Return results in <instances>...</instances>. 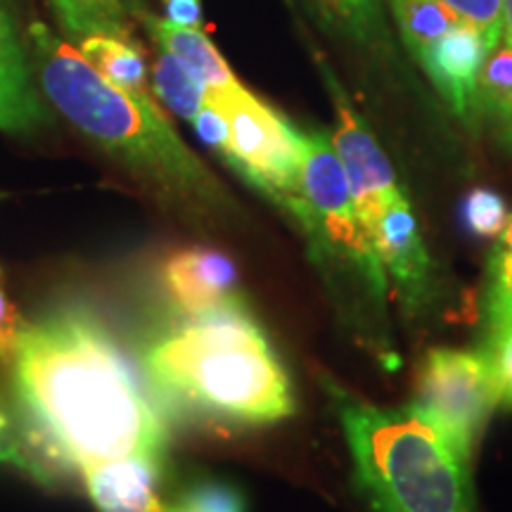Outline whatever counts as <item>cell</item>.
<instances>
[{"label":"cell","instance_id":"7","mask_svg":"<svg viewBox=\"0 0 512 512\" xmlns=\"http://www.w3.org/2000/svg\"><path fill=\"white\" fill-rule=\"evenodd\" d=\"M413 406L425 413L465 458H472L479 430L498 406L482 351L432 349L422 361Z\"/></svg>","mask_w":512,"mask_h":512},{"label":"cell","instance_id":"15","mask_svg":"<svg viewBox=\"0 0 512 512\" xmlns=\"http://www.w3.org/2000/svg\"><path fill=\"white\" fill-rule=\"evenodd\" d=\"M74 46L93 64L95 72L105 76L114 86L136 95H152L150 67H147L145 53L136 46L131 34L98 31V34L81 38Z\"/></svg>","mask_w":512,"mask_h":512},{"label":"cell","instance_id":"1","mask_svg":"<svg viewBox=\"0 0 512 512\" xmlns=\"http://www.w3.org/2000/svg\"><path fill=\"white\" fill-rule=\"evenodd\" d=\"M19 403L55 456L81 467L162 460L166 427L105 325L64 309L24 325L10 361Z\"/></svg>","mask_w":512,"mask_h":512},{"label":"cell","instance_id":"13","mask_svg":"<svg viewBox=\"0 0 512 512\" xmlns=\"http://www.w3.org/2000/svg\"><path fill=\"white\" fill-rule=\"evenodd\" d=\"M88 496L100 512H166L159 501V460L124 456L81 467Z\"/></svg>","mask_w":512,"mask_h":512},{"label":"cell","instance_id":"25","mask_svg":"<svg viewBox=\"0 0 512 512\" xmlns=\"http://www.w3.org/2000/svg\"><path fill=\"white\" fill-rule=\"evenodd\" d=\"M463 24L482 31L494 46L503 36V0H439Z\"/></svg>","mask_w":512,"mask_h":512},{"label":"cell","instance_id":"24","mask_svg":"<svg viewBox=\"0 0 512 512\" xmlns=\"http://www.w3.org/2000/svg\"><path fill=\"white\" fill-rule=\"evenodd\" d=\"M166 512H245V498L228 484L204 482L192 486L188 494Z\"/></svg>","mask_w":512,"mask_h":512},{"label":"cell","instance_id":"2","mask_svg":"<svg viewBox=\"0 0 512 512\" xmlns=\"http://www.w3.org/2000/svg\"><path fill=\"white\" fill-rule=\"evenodd\" d=\"M27 41L43 98L76 131L169 192L202 202L221 200V188L164 117L155 95L114 86L48 24H31Z\"/></svg>","mask_w":512,"mask_h":512},{"label":"cell","instance_id":"26","mask_svg":"<svg viewBox=\"0 0 512 512\" xmlns=\"http://www.w3.org/2000/svg\"><path fill=\"white\" fill-rule=\"evenodd\" d=\"M195 126V133L200 136L204 145H209L211 150L219 152L221 157L228 155V145H230V124L226 112L216 105L214 100L209 98L204 100V105L200 107V112L195 114V119L190 121Z\"/></svg>","mask_w":512,"mask_h":512},{"label":"cell","instance_id":"8","mask_svg":"<svg viewBox=\"0 0 512 512\" xmlns=\"http://www.w3.org/2000/svg\"><path fill=\"white\" fill-rule=\"evenodd\" d=\"M318 64L337 114L335 133L330 136L332 147H335L339 162L344 166V174L349 178L358 219H361L370 242H373V230L380 216L387 211L389 204L403 197V192L396 183L394 169L387 155L377 145L366 121L358 117L354 105L344 93L342 83L335 79L332 69L323 60H318Z\"/></svg>","mask_w":512,"mask_h":512},{"label":"cell","instance_id":"9","mask_svg":"<svg viewBox=\"0 0 512 512\" xmlns=\"http://www.w3.org/2000/svg\"><path fill=\"white\" fill-rule=\"evenodd\" d=\"M496 46L470 24H458L432 46L422 48L415 60L425 69L441 98L465 124L477 121V81L486 57Z\"/></svg>","mask_w":512,"mask_h":512},{"label":"cell","instance_id":"21","mask_svg":"<svg viewBox=\"0 0 512 512\" xmlns=\"http://www.w3.org/2000/svg\"><path fill=\"white\" fill-rule=\"evenodd\" d=\"M482 356L494 380L498 403L512 408V318L486 328Z\"/></svg>","mask_w":512,"mask_h":512},{"label":"cell","instance_id":"19","mask_svg":"<svg viewBox=\"0 0 512 512\" xmlns=\"http://www.w3.org/2000/svg\"><path fill=\"white\" fill-rule=\"evenodd\" d=\"M392 8L396 22H399L403 43H406L413 57L422 48L439 41L453 27L463 24L439 0H392Z\"/></svg>","mask_w":512,"mask_h":512},{"label":"cell","instance_id":"10","mask_svg":"<svg viewBox=\"0 0 512 512\" xmlns=\"http://www.w3.org/2000/svg\"><path fill=\"white\" fill-rule=\"evenodd\" d=\"M373 245L387 275L399 287L401 302L408 311H418L430 294L432 261L422 240L420 226L406 197L392 202L373 230Z\"/></svg>","mask_w":512,"mask_h":512},{"label":"cell","instance_id":"29","mask_svg":"<svg viewBox=\"0 0 512 512\" xmlns=\"http://www.w3.org/2000/svg\"><path fill=\"white\" fill-rule=\"evenodd\" d=\"M501 43L512 46V0H503V36Z\"/></svg>","mask_w":512,"mask_h":512},{"label":"cell","instance_id":"3","mask_svg":"<svg viewBox=\"0 0 512 512\" xmlns=\"http://www.w3.org/2000/svg\"><path fill=\"white\" fill-rule=\"evenodd\" d=\"M150 380L211 418L266 425L294 413L292 384L259 323L238 304L188 316L145 354Z\"/></svg>","mask_w":512,"mask_h":512},{"label":"cell","instance_id":"16","mask_svg":"<svg viewBox=\"0 0 512 512\" xmlns=\"http://www.w3.org/2000/svg\"><path fill=\"white\" fill-rule=\"evenodd\" d=\"M477 119L489 121L498 143L512 150V46L498 43L477 81Z\"/></svg>","mask_w":512,"mask_h":512},{"label":"cell","instance_id":"11","mask_svg":"<svg viewBox=\"0 0 512 512\" xmlns=\"http://www.w3.org/2000/svg\"><path fill=\"white\" fill-rule=\"evenodd\" d=\"M162 275L171 304L185 316H202L235 304L238 268L216 249H183L166 261Z\"/></svg>","mask_w":512,"mask_h":512},{"label":"cell","instance_id":"4","mask_svg":"<svg viewBox=\"0 0 512 512\" xmlns=\"http://www.w3.org/2000/svg\"><path fill=\"white\" fill-rule=\"evenodd\" d=\"M330 392L370 512H477L470 458L413 403L382 408Z\"/></svg>","mask_w":512,"mask_h":512},{"label":"cell","instance_id":"18","mask_svg":"<svg viewBox=\"0 0 512 512\" xmlns=\"http://www.w3.org/2000/svg\"><path fill=\"white\" fill-rule=\"evenodd\" d=\"M57 24L72 43L88 34H131L128 15L121 0H48Z\"/></svg>","mask_w":512,"mask_h":512},{"label":"cell","instance_id":"12","mask_svg":"<svg viewBox=\"0 0 512 512\" xmlns=\"http://www.w3.org/2000/svg\"><path fill=\"white\" fill-rule=\"evenodd\" d=\"M34 64L5 0H0V131L29 133L48 121Z\"/></svg>","mask_w":512,"mask_h":512},{"label":"cell","instance_id":"20","mask_svg":"<svg viewBox=\"0 0 512 512\" xmlns=\"http://www.w3.org/2000/svg\"><path fill=\"white\" fill-rule=\"evenodd\" d=\"M460 221L477 238H498L508 226V204L498 192L475 188L460 202Z\"/></svg>","mask_w":512,"mask_h":512},{"label":"cell","instance_id":"6","mask_svg":"<svg viewBox=\"0 0 512 512\" xmlns=\"http://www.w3.org/2000/svg\"><path fill=\"white\" fill-rule=\"evenodd\" d=\"M230 124L228 155L223 157L254 188L302 221V131L245 86L207 91Z\"/></svg>","mask_w":512,"mask_h":512},{"label":"cell","instance_id":"27","mask_svg":"<svg viewBox=\"0 0 512 512\" xmlns=\"http://www.w3.org/2000/svg\"><path fill=\"white\" fill-rule=\"evenodd\" d=\"M22 320L17 316V309L12 306L8 292H5L3 278H0V358L3 361H12L15 356L19 337H22Z\"/></svg>","mask_w":512,"mask_h":512},{"label":"cell","instance_id":"23","mask_svg":"<svg viewBox=\"0 0 512 512\" xmlns=\"http://www.w3.org/2000/svg\"><path fill=\"white\" fill-rule=\"evenodd\" d=\"M486 328L512 318V252L491 256L484 299Z\"/></svg>","mask_w":512,"mask_h":512},{"label":"cell","instance_id":"28","mask_svg":"<svg viewBox=\"0 0 512 512\" xmlns=\"http://www.w3.org/2000/svg\"><path fill=\"white\" fill-rule=\"evenodd\" d=\"M164 19L176 27L202 29V0H162Z\"/></svg>","mask_w":512,"mask_h":512},{"label":"cell","instance_id":"22","mask_svg":"<svg viewBox=\"0 0 512 512\" xmlns=\"http://www.w3.org/2000/svg\"><path fill=\"white\" fill-rule=\"evenodd\" d=\"M316 3L358 41H377V36L384 34L382 0H316Z\"/></svg>","mask_w":512,"mask_h":512},{"label":"cell","instance_id":"17","mask_svg":"<svg viewBox=\"0 0 512 512\" xmlns=\"http://www.w3.org/2000/svg\"><path fill=\"white\" fill-rule=\"evenodd\" d=\"M150 86L152 95L185 121L195 119V114L207 100V86L176 55L166 53L162 48L152 64Z\"/></svg>","mask_w":512,"mask_h":512},{"label":"cell","instance_id":"14","mask_svg":"<svg viewBox=\"0 0 512 512\" xmlns=\"http://www.w3.org/2000/svg\"><path fill=\"white\" fill-rule=\"evenodd\" d=\"M140 19L157 46L176 55L207 86V91H226V88L240 86V79L223 60L211 38L204 34V29L176 27L169 19L147 15V12H140Z\"/></svg>","mask_w":512,"mask_h":512},{"label":"cell","instance_id":"5","mask_svg":"<svg viewBox=\"0 0 512 512\" xmlns=\"http://www.w3.org/2000/svg\"><path fill=\"white\" fill-rule=\"evenodd\" d=\"M302 143V226L309 235L320 240V245L337 256L358 273L366 287L370 302L384 309L387 294V271L380 254L370 242L363 228L351 195L349 178L339 162L332 138L323 131L304 133Z\"/></svg>","mask_w":512,"mask_h":512}]
</instances>
